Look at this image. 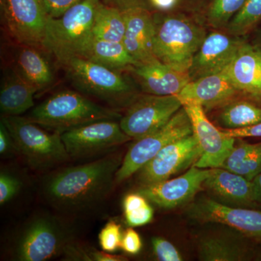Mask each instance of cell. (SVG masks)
Masks as SVG:
<instances>
[{
  "mask_svg": "<svg viewBox=\"0 0 261 261\" xmlns=\"http://www.w3.org/2000/svg\"><path fill=\"white\" fill-rule=\"evenodd\" d=\"M122 154L111 152L101 159L61 168L42 183V193L49 205L66 213L88 210L106 200L116 183Z\"/></svg>",
  "mask_w": 261,
  "mask_h": 261,
  "instance_id": "obj_1",
  "label": "cell"
},
{
  "mask_svg": "<svg viewBox=\"0 0 261 261\" xmlns=\"http://www.w3.org/2000/svg\"><path fill=\"white\" fill-rule=\"evenodd\" d=\"M121 117L113 108L93 102L79 91L63 90L33 108L27 118L42 128L62 134L92 122L117 121Z\"/></svg>",
  "mask_w": 261,
  "mask_h": 261,
  "instance_id": "obj_2",
  "label": "cell"
},
{
  "mask_svg": "<svg viewBox=\"0 0 261 261\" xmlns=\"http://www.w3.org/2000/svg\"><path fill=\"white\" fill-rule=\"evenodd\" d=\"M61 65L79 92L100 99L113 109L128 108L138 97L135 82L120 70L80 57L70 58Z\"/></svg>",
  "mask_w": 261,
  "mask_h": 261,
  "instance_id": "obj_3",
  "label": "cell"
},
{
  "mask_svg": "<svg viewBox=\"0 0 261 261\" xmlns=\"http://www.w3.org/2000/svg\"><path fill=\"white\" fill-rule=\"evenodd\" d=\"M99 0H82L58 18L48 19L43 49L62 64L81 57L92 42Z\"/></svg>",
  "mask_w": 261,
  "mask_h": 261,
  "instance_id": "obj_4",
  "label": "cell"
},
{
  "mask_svg": "<svg viewBox=\"0 0 261 261\" xmlns=\"http://www.w3.org/2000/svg\"><path fill=\"white\" fill-rule=\"evenodd\" d=\"M154 18V56L174 69L188 72L207 35L205 29L185 15H158Z\"/></svg>",
  "mask_w": 261,
  "mask_h": 261,
  "instance_id": "obj_5",
  "label": "cell"
},
{
  "mask_svg": "<svg viewBox=\"0 0 261 261\" xmlns=\"http://www.w3.org/2000/svg\"><path fill=\"white\" fill-rule=\"evenodd\" d=\"M69 228L49 214L33 216L18 231L12 255L19 261H44L59 256L73 243Z\"/></svg>",
  "mask_w": 261,
  "mask_h": 261,
  "instance_id": "obj_6",
  "label": "cell"
},
{
  "mask_svg": "<svg viewBox=\"0 0 261 261\" xmlns=\"http://www.w3.org/2000/svg\"><path fill=\"white\" fill-rule=\"evenodd\" d=\"M1 121L11 134L17 152L34 169H48L70 159L61 134L46 132L23 117L3 116Z\"/></svg>",
  "mask_w": 261,
  "mask_h": 261,
  "instance_id": "obj_7",
  "label": "cell"
},
{
  "mask_svg": "<svg viewBox=\"0 0 261 261\" xmlns=\"http://www.w3.org/2000/svg\"><path fill=\"white\" fill-rule=\"evenodd\" d=\"M192 134L190 117L182 107L162 128L135 140L123 157L116 173V183H121L139 172L166 145Z\"/></svg>",
  "mask_w": 261,
  "mask_h": 261,
  "instance_id": "obj_8",
  "label": "cell"
},
{
  "mask_svg": "<svg viewBox=\"0 0 261 261\" xmlns=\"http://www.w3.org/2000/svg\"><path fill=\"white\" fill-rule=\"evenodd\" d=\"M182 107L177 96H138L121 117L120 125L132 140H140L162 128Z\"/></svg>",
  "mask_w": 261,
  "mask_h": 261,
  "instance_id": "obj_9",
  "label": "cell"
},
{
  "mask_svg": "<svg viewBox=\"0 0 261 261\" xmlns=\"http://www.w3.org/2000/svg\"><path fill=\"white\" fill-rule=\"evenodd\" d=\"M61 138L70 159H74L94 157L132 140L114 120L75 127L63 132Z\"/></svg>",
  "mask_w": 261,
  "mask_h": 261,
  "instance_id": "obj_10",
  "label": "cell"
},
{
  "mask_svg": "<svg viewBox=\"0 0 261 261\" xmlns=\"http://www.w3.org/2000/svg\"><path fill=\"white\" fill-rule=\"evenodd\" d=\"M5 27L18 44L43 48L49 16L42 0H0Z\"/></svg>",
  "mask_w": 261,
  "mask_h": 261,
  "instance_id": "obj_11",
  "label": "cell"
},
{
  "mask_svg": "<svg viewBox=\"0 0 261 261\" xmlns=\"http://www.w3.org/2000/svg\"><path fill=\"white\" fill-rule=\"evenodd\" d=\"M187 212L196 221L224 225L261 244V211L258 209L233 207L203 197L193 202Z\"/></svg>",
  "mask_w": 261,
  "mask_h": 261,
  "instance_id": "obj_12",
  "label": "cell"
},
{
  "mask_svg": "<svg viewBox=\"0 0 261 261\" xmlns=\"http://www.w3.org/2000/svg\"><path fill=\"white\" fill-rule=\"evenodd\" d=\"M200 156V146L192 134L163 147L140 170L139 179L142 185L168 179L195 166Z\"/></svg>",
  "mask_w": 261,
  "mask_h": 261,
  "instance_id": "obj_13",
  "label": "cell"
},
{
  "mask_svg": "<svg viewBox=\"0 0 261 261\" xmlns=\"http://www.w3.org/2000/svg\"><path fill=\"white\" fill-rule=\"evenodd\" d=\"M191 121L193 135L200 146L201 156L195 166L200 168H221L231 152L237 139L229 137L224 130L213 124L199 105H184Z\"/></svg>",
  "mask_w": 261,
  "mask_h": 261,
  "instance_id": "obj_14",
  "label": "cell"
},
{
  "mask_svg": "<svg viewBox=\"0 0 261 261\" xmlns=\"http://www.w3.org/2000/svg\"><path fill=\"white\" fill-rule=\"evenodd\" d=\"M245 39L228 32H211L196 53L188 70L190 82L222 73L232 63Z\"/></svg>",
  "mask_w": 261,
  "mask_h": 261,
  "instance_id": "obj_15",
  "label": "cell"
},
{
  "mask_svg": "<svg viewBox=\"0 0 261 261\" xmlns=\"http://www.w3.org/2000/svg\"><path fill=\"white\" fill-rule=\"evenodd\" d=\"M210 171L211 168L193 166L178 177L142 185L138 192L161 208H174L187 203L195 197L203 186Z\"/></svg>",
  "mask_w": 261,
  "mask_h": 261,
  "instance_id": "obj_16",
  "label": "cell"
},
{
  "mask_svg": "<svg viewBox=\"0 0 261 261\" xmlns=\"http://www.w3.org/2000/svg\"><path fill=\"white\" fill-rule=\"evenodd\" d=\"M128 71L142 92L159 96H177L190 82L188 72L174 69L159 60L139 63Z\"/></svg>",
  "mask_w": 261,
  "mask_h": 261,
  "instance_id": "obj_17",
  "label": "cell"
},
{
  "mask_svg": "<svg viewBox=\"0 0 261 261\" xmlns=\"http://www.w3.org/2000/svg\"><path fill=\"white\" fill-rule=\"evenodd\" d=\"M240 94L226 72L207 75L191 82L184 87L177 97L182 105L193 103L204 110L221 108Z\"/></svg>",
  "mask_w": 261,
  "mask_h": 261,
  "instance_id": "obj_18",
  "label": "cell"
},
{
  "mask_svg": "<svg viewBox=\"0 0 261 261\" xmlns=\"http://www.w3.org/2000/svg\"><path fill=\"white\" fill-rule=\"evenodd\" d=\"M240 94L261 104V49L244 41L225 70Z\"/></svg>",
  "mask_w": 261,
  "mask_h": 261,
  "instance_id": "obj_19",
  "label": "cell"
},
{
  "mask_svg": "<svg viewBox=\"0 0 261 261\" xmlns=\"http://www.w3.org/2000/svg\"><path fill=\"white\" fill-rule=\"evenodd\" d=\"M260 245L238 232L207 235L199 240V259L203 261L256 260Z\"/></svg>",
  "mask_w": 261,
  "mask_h": 261,
  "instance_id": "obj_20",
  "label": "cell"
},
{
  "mask_svg": "<svg viewBox=\"0 0 261 261\" xmlns=\"http://www.w3.org/2000/svg\"><path fill=\"white\" fill-rule=\"evenodd\" d=\"M123 13L126 32L123 44L127 51L139 63L158 60L153 51L155 22L148 8H134Z\"/></svg>",
  "mask_w": 261,
  "mask_h": 261,
  "instance_id": "obj_21",
  "label": "cell"
},
{
  "mask_svg": "<svg viewBox=\"0 0 261 261\" xmlns=\"http://www.w3.org/2000/svg\"><path fill=\"white\" fill-rule=\"evenodd\" d=\"M203 186L225 205L259 208L254 199L252 181L225 168H211Z\"/></svg>",
  "mask_w": 261,
  "mask_h": 261,
  "instance_id": "obj_22",
  "label": "cell"
},
{
  "mask_svg": "<svg viewBox=\"0 0 261 261\" xmlns=\"http://www.w3.org/2000/svg\"><path fill=\"white\" fill-rule=\"evenodd\" d=\"M39 49L18 44L13 59L15 71L37 92L49 88L55 81L50 65Z\"/></svg>",
  "mask_w": 261,
  "mask_h": 261,
  "instance_id": "obj_23",
  "label": "cell"
},
{
  "mask_svg": "<svg viewBox=\"0 0 261 261\" xmlns=\"http://www.w3.org/2000/svg\"><path fill=\"white\" fill-rule=\"evenodd\" d=\"M37 92L14 68L7 70L0 89V109L3 116H20L32 109Z\"/></svg>",
  "mask_w": 261,
  "mask_h": 261,
  "instance_id": "obj_24",
  "label": "cell"
},
{
  "mask_svg": "<svg viewBox=\"0 0 261 261\" xmlns=\"http://www.w3.org/2000/svg\"><path fill=\"white\" fill-rule=\"evenodd\" d=\"M80 58L120 71L128 70L139 64L127 51L123 42L98 39H92Z\"/></svg>",
  "mask_w": 261,
  "mask_h": 261,
  "instance_id": "obj_25",
  "label": "cell"
},
{
  "mask_svg": "<svg viewBox=\"0 0 261 261\" xmlns=\"http://www.w3.org/2000/svg\"><path fill=\"white\" fill-rule=\"evenodd\" d=\"M239 142L225 160L221 168L252 181L261 173V142L247 143L238 138Z\"/></svg>",
  "mask_w": 261,
  "mask_h": 261,
  "instance_id": "obj_26",
  "label": "cell"
},
{
  "mask_svg": "<svg viewBox=\"0 0 261 261\" xmlns=\"http://www.w3.org/2000/svg\"><path fill=\"white\" fill-rule=\"evenodd\" d=\"M221 108L217 121L226 129L245 128L261 122V106L253 101L234 99Z\"/></svg>",
  "mask_w": 261,
  "mask_h": 261,
  "instance_id": "obj_27",
  "label": "cell"
},
{
  "mask_svg": "<svg viewBox=\"0 0 261 261\" xmlns=\"http://www.w3.org/2000/svg\"><path fill=\"white\" fill-rule=\"evenodd\" d=\"M125 32L126 19L123 12L100 2L94 20L92 39L123 42Z\"/></svg>",
  "mask_w": 261,
  "mask_h": 261,
  "instance_id": "obj_28",
  "label": "cell"
},
{
  "mask_svg": "<svg viewBox=\"0 0 261 261\" xmlns=\"http://www.w3.org/2000/svg\"><path fill=\"white\" fill-rule=\"evenodd\" d=\"M246 0H210L206 8L207 23L216 29H226Z\"/></svg>",
  "mask_w": 261,
  "mask_h": 261,
  "instance_id": "obj_29",
  "label": "cell"
},
{
  "mask_svg": "<svg viewBox=\"0 0 261 261\" xmlns=\"http://www.w3.org/2000/svg\"><path fill=\"white\" fill-rule=\"evenodd\" d=\"M123 207L127 224L130 227L145 226L153 219V208L145 196L139 192L127 195Z\"/></svg>",
  "mask_w": 261,
  "mask_h": 261,
  "instance_id": "obj_30",
  "label": "cell"
},
{
  "mask_svg": "<svg viewBox=\"0 0 261 261\" xmlns=\"http://www.w3.org/2000/svg\"><path fill=\"white\" fill-rule=\"evenodd\" d=\"M260 21L261 0H246L243 8L226 27V32L236 37H243Z\"/></svg>",
  "mask_w": 261,
  "mask_h": 261,
  "instance_id": "obj_31",
  "label": "cell"
},
{
  "mask_svg": "<svg viewBox=\"0 0 261 261\" xmlns=\"http://www.w3.org/2000/svg\"><path fill=\"white\" fill-rule=\"evenodd\" d=\"M122 238L121 225L110 221L99 233V245L102 250L111 253L121 247Z\"/></svg>",
  "mask_w": 261,
  "mask_h": 261,
  "instance_id": "obj_32",
  "label": "cell"
},
{
  "mask_svg": "<svg viewBox=\"0 0 261 261\" xmlns=\"http://www.w3.org/2000/svg\"><path fill=\"white\" fill-rule=\"evenodd\" d=\"M152 250L156 258L161 261L183 260L181 253L171 242L162 238L152 240Z\"/></svg>",
  "mask_w": 261,
  "mask_h": 261,
  "instance_id": "obj_33",
  "label": "cell"
},
{
  "mask_svg": "<svg viewBox=\"0 0 261 261\" xmlns=\"http://www.w3.org/2000/svg\"><path fill=\"white\" fill-rule=\"evenodd\" d=\"M21 182L13 175L2 171L0 174V204L10 202L20 191Z\"/></svg>",
  "mask_w": 261,
  "mask_h": 261,
  "instance_id": "obj_34",
  "label": "cell"
},
{
  "mask_svg": "<svg viewBox=\"0 0 261 261\" xmlns=\"http://www.w3.org/2000/svg\"><path fill=\"white\" fill-rule=\"evenodd\" d=\"M142 247V239L138 232L132 228L126 229L122 238V250L130 255H136L140 252Z\"/></svg>",
  "mask_w": 261,
  "mask_h": 261,
  "instance_id": "obj_35",
  "label": "cell"
},
{
  "mask_svg": "<svg viewBox=\"0 0 261 261\" xmlns=\"http://www.w3.org/2000/svg\"><path fill=\"white\" fill-rule=\"evenodd\" d=\"M82 0H42L50 18H58Z\"/></svg>",
  "mask_w": 261,
  "mask_h": 261,
  "instance_id": "obj_36",
  "label": "cell"
},
{
  "mask_svg": "<svg viewBox=\"0 0 261 261\" xmlns=\"http://www.w3.org/2000/svg\"><path fill=\"white\" fill-rule=\"evenodd\" d=\"M17 151L16 146L12 137L11 134L1 121L0 123V154L3 156H8Z\"/></svg>",
  "mask_w": 261,
  "mask_h": 261,
  "instance_id": "obj_37",
  "label": "cell"
},
{
  "mask_svg": "<svg viewBox=\"0 0 261 261\" xmlns=\"http://www.w3.org/2000/svg\"><path fill=\"white\" fill-rule=\"evenodd\" d=\"M102 4L117 8L122 12L137 8H147L146 0H99Z\"/></svg>",
  "mask_w": 261,
  "mask_h": 261,
  "instance_id": "obj_38",
  "label": "cell"
},
{
  "mask_svg": "<svg viewBox=\"0 0 261 261\" xmlns=\"http://www.w3.org/2000/svg\"><path fill=\"white\" fill-rule=\"evenodd\" d=\"M225 133L233 138H245V137H261V122L251 126L238 129H226Z\"/></svg>",
  "mask_w": 261,
  "mask_h": 261,
  "instance_id": "obj_39",
  "label": "cell"
},
{
  "mask_svg": "<svg viewBox=\"0 0 261 261\" xmlns=\"http://www.w3.org/2000/svg\"><path fill=\"white\" fill-rule=\"evenodd\" d=\"M147 2L154 9L167 12L173 9L179 3V0H147Z\"/></svg>",
  "mask_w": 261,
  "mask_h": 261,
  "instance_id": "obj_40",
  "label": "cell"
},
{
  "mask_svg": "<svg viewBox=\"0 0 261 261\" xmlns=\"http://www.w3.org/2000/svg\"><path fill=\"white\" fill-rule=\"evenodd\" d=\"M254 199L259 208H261V173L252 181Z\"/></svg>",
  "mask_w": 261,
  "mask_h": 261,
  "instance_id": "obj_41",
  "label": "cell"
}]
</instances>
